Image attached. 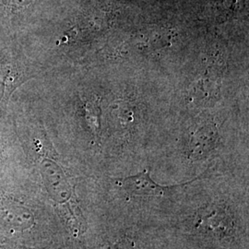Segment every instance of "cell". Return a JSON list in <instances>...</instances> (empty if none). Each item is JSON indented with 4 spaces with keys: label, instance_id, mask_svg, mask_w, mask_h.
Wrapping results in <instances>:
<instances>
[{
    "label": "cell",
    "instance_id": "cell-1",
    "mask_svg": "<svg viewBox=\"0 0 249 249\" xmlns=\"http://www.w3.org/2000/svg\"><path fill=\"white\" fill-rule=\"evenodd\" d=\"M45 186L53 200L60 206H69L72 199L71 185L61 168L53 161L45 160L42 165Z\"/></svg>",
    "mask_w": 249,
    "mask_h": 249
},
{
    "label": "cell",
    "instance_id": "cell-2",
    "mask_svg": "<svg viewBox=\"0 0 249 249\" xmlns=\"http://www.w3.org/2000/svg\"><path fill=\"white\" fill-rule=\"evenodd\" d=\"M116 184L130 195L142 196H165L173 189L179 187L160 186L151 179L148 173H140L131 177L119 178L116 180Z\"/></svg>",
    "mask_w": 249,
    "mask_h": 249
},
{
    "label": "cell",
    "instance_id": "cell-3",
    "mask_svg": "<svg viewBox=\"0 0 249 249\" xmlns=\"http://www.w3.org/2000/svg\"><path fill=\"white\" fill-rule=\"evenodd\" d=\"M218 131L213 124H207L198 128L191 138L189 154L193 159H201L207 156L216 146Z\"/></svg>",
    "mask_w": 249,
    "mask_h": 249
},
{
    "label": "cell",
    "instance_id": "cell-4",
    "mask_svg": "<svg viewBox=\"0 0 249 249\" xmlns=\"http://www.w3.org/2000/svg\"><path fill=\"white\" fill-rule=\"evenodd\" d=\"M201 222L204 223L206 228H210L213 231H223L224 232L227 228L229 229L231 226L228 218L223 212H213L211 215H206Z\"/></svg>",
    "mask_w": 249,
    "mask_h": 249
},
{
    "label": "cell",
    "instance_id": "cell-5",
    "mask_svg": "<svg viewBox=\"0 0 249 249\" xmlns=\"http://www.w3.org/2000/svg\"><path fill=\"white\" fill-rule=\"evenodd\" d=\"M112 249H136L133 243L128 239H122L118 241L113 246Z\"/></svg>",
    "mask_w": 249,
    "mask_h": 249
},
{
    "label": "cell",
    "instance_id": "cell-6",
    "mask_svg": "<svg viewBox=\"0 0 249 249\" xmlns=\"http://www.w3.org/2000/svg\"><path fill=\"white\" fill-rule=\"evenodd\" d=\"M25 1L27 2H31L32 0H11V2H13L12 5H19V6H24L25 4Z\"/></svg>",
    "mask_w": 249,
    "mask_h": 249
}]
</instances>
